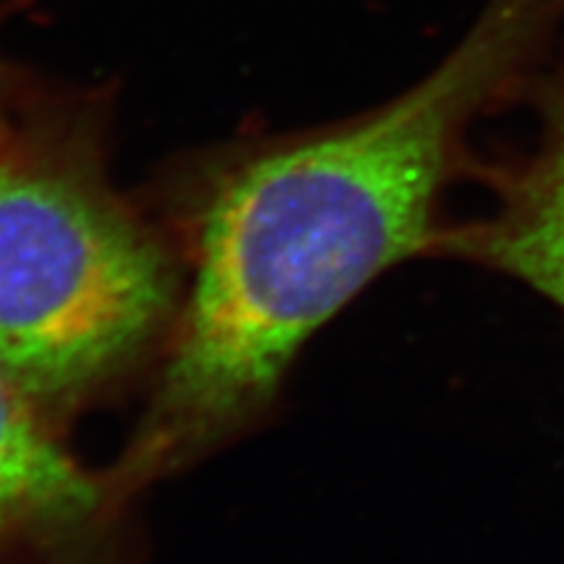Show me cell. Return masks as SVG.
Returning <instances> with one entry per match:
<instances>
[{
    "instance_id": "obj_4",
    "label": "cell",
    "mask_w": 564,
    "mask_h": 564,
    "mask_svg": "<svg viewBox=\"0 0 564 564\" xmlns=\"http://www.w3.org/2000/svg\"><path fill=\"white\" fill-rule=\"evenodd\" d=\"M523 105L535 116L533 139L523 150L481 154L470 183L486 188L489 204L444 223L432 257L523 282L564 316V34Z\"/></svg>"
},
{
    "instance_id": "obj_2",
    "label": "cell",
    "mask_w": 564,
    "mask_h": 564,
    "mask_svg": "<svg viewBox=\"0 0 564 564\" xmlns=\"http://www.w3.org/2000/svg\"><path fill=\"white\" fill-rule=\"evenodd\" d=\"M108 158L105 105L51 87L0 144V371L63 436L152 377L186 285L171 230Z\"/></svg>"
},
{
    "instance_id": "obj_5",
    "label": "cell",
    "mask_w": 564,
    "mask_h": 564,
    "mask_svg": "<svg viewBox=\"0 0 564 564\" xmlns=\"http://www.w3.org/2000/svg\"><path fill=\"white\" fill-rule=\"evenodd\" d=\"M45 84L30 79L19 66L0 58V144L17 129L30 105L37 100Z\"/></svg>"
},
{
    "instance_id": "obj_1",
    "label": "cell",
    "mask_w": 564,
    "mask_h": 564,
    "mask_svg": "<svg viewBox=\"0 0 564 564\" xmlns=\"http://www.w3.org/2000/svg\"><path fill=\"white\" fill-rule=\"evenodd\" d=\"M562 34L564 0H486L440 66L390 102L162 175L152 209L186 285L112 474L144 497L257 429L312 335L390 267L432 257L444 196L481 160L476 123L523 105Z\"/></svg>"
},
{
    "instance_id": "obj_3",
    "label": "cell",
    "mask_w": 564,
    "mask_h": 564,
    "mask_svg": "<svg viewBox=\"0 0 564 564\" xmlns=\"http://www.w3.org/2000/svg\"><path fill=\"white\" fill-rule=\"evenodd\" d=\"M139 499L70 455L0 371V564H141Z\"/></svg>"
}]
</instances>
